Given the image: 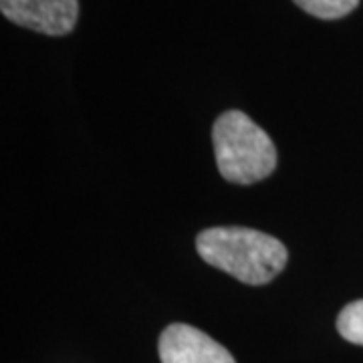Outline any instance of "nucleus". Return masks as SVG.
Segmentation results:
<instances>
[{"label": "nucleus", "mask_w": 363, "mask_h": 363, "mask_svg": "<svg viewBox=\"0 0 363 363\" xmlns=\"http://www.w3.org/2000/svg\"><path fill=\"white\" fill-rule=\"evenodd\" d=\"M162 363H236L230 351L192 325L166 327L157 343Z\"/></svg>", "instance_id": "4"}, {"label": "nucleus", "mask_w": 363, "mask_h": 363, "mask_svg": "<svg viewBox=\"0 0 363 363\" xmlns=\"http://www.w3.org/2000/svg\"><path fill=\"white\" fill-rule=\"evenodd\" d=\"M196 250L208 264L247 285H267L286 267L285 245L271 234L242 226H216L198 234Z\"/></svg>", "instance_id": "1"}, {"label": "nucleus", "mask_w": 363, "mask_h": 363, "mask_svg": "<svg viewBox=\"0 0 363 363\" xmlns=\"http://www.w3.org/2000/svg\"><path fill=\"white\" fill-rule=\"evenodd\" d=\"M214 156L222 178L234 184H255L271 176L277 147L269 133L242 111H224L212 128Z\"/></svg>", "instance_id": "2"}, {"label": "nucleus", "mask_w": 363, "mask_h": 363, "mask_svg": "<svg viewBox=\"0 0 363 363\" xmlns=\"http://www.w3.org/2000/svg\"><path fill=\"white\" fill-rule=\"evenodd\" d=\"M337 331L341 337L355 345H363V298L345 305L337 317Z\"/></svg>", "instance_id": "6"}, {"label": "nucleus", "mask_w": 363, "mask_h": 363, "mask_svg": "<svg viewBox=\"0 0 363 363\" xmlns=\"http://www.w3.org/2000/svg\"><path fill=\"white\" fill-rule=\"evenodd\" d=\"M0 11L14 25L65 37L77 26L79 0H0Z\"/></svg>", "instance_id": "3"}, {"label": "nucleus", "mask_w": 363, "mask_h": 363, "mask_svg": "<svg viewBox=\"0 0 363 363\" xmlns=\"http://www.w3.org/2000/svg\"><path fill=\"white\" fill-rule=\"evenodd\" d=\"M301 11L321 21H337L353 13L359 0H293Z\"/></svg>", "instance_id": "5"}]
</instances>
